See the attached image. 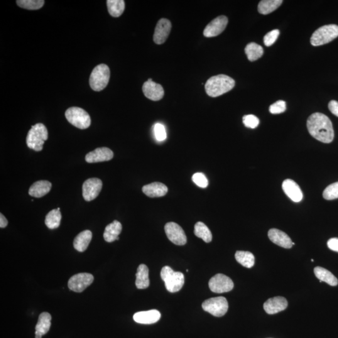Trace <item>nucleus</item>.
<instances>
[{"label": "nucleus", "instance_id": "obj_10", "mask_svg": "<svg viewBox=\"0 0 338 338\" xmlns=\"http://www.w3.org/2000/svg\"><path fill=\"white\" fill-rule=\"evenodd\" d=\"M94 276L89 273H80L75 274L69 279L68 286L71 291L76 293H81L89 287L94 282Z\"/></svg>", "mask_w": 338, "mask_h": 338}, {"label": "nucleus", "instance_id": "obj_19", "mask_svg": "<svg viewBox=\"0 0 338 338\" xmlns=\"http://www.w3.org/2000/svg\"><path fill=\"white\" fill-rule=\"evenodd\" d=\"M268 237L273 243L286 249H290L293 246V242L287 234L280 230L271 229L268 232Z\"/></svg>", "mask_w": 338, "mask_h": 338}, {"label": "nucleus", "instance_id": "obj_8", "mask_svg": "<svg viewBox=\"0 0 338 338\" xmlns=\"http://www.w3.org/2000/svg\"><path fill=\"white\" fill-rule=\"evenodd\" d=\"M202 306L205 312L216 317H221L226 314L229 308L226 299L222 296L205 300Z\"/></svg>", "mask_w": 338, "mask_h": 338}, {"label": "nucleus", "instance_id": "obj_20", "mask_svg": "<svg viewBox=\"0 0 338 338\" xmlns=\"http://www.w3.org/2000/svg\"><path fill=\"white\" fill-rule=\"evenodd\" d=\"M161 315L158 310H153L148 312H141L134 315V320L137 323L144 325L154 324L161 319Z\"/></svg>", "mask_w": 338, "mask_h": 338}, {"label": "nucleus", "instance_id": "obj_26", "mask_svg": "<svg viewBox=\"0 0 338 338\" xmlns=\"http://www.w3.org/2000/svg\"><path fill=\"white\" fill-rule=\"evenodd\" d=\"M122 226L121 223L114 220L105 227L104 233V237L105 241L112 242L116 240H119V236L121 233Z\"/></svg>", "mask_w": 338, "mask_h": 338}, {"label": "nucleus", "instance_id": "obj_33", "mask_svg": "<svg viewBox=\"0 0 338 338\" xmlns=\"http://www.w3.org/2000/svg\"><path fill=\"white\" fill-rule=\"evenodd\" d=\"M194 234L196 236L202 239L207 243H209L212 241V235L211 232L208 228L207 225L202 222L196 223L194 226Z\"/></svg>", "mask_w": 338, "mask_h": 338}, {"label": "nucleus", "instance_id": "obj_25", "mask_svg": "<svg viewBox=\"0 0 338 338\" xmlns=\"http://www.w3.org/2000/svg\"><path fill=\"white\" fill-rule=\"evenodd\" d=\"M92 239V232L89 230L80 232L73 241V246L78 251L82 252L88 248Z\"/></svg>", "mask_w": 338, "mask_h": 338}, {"label": "nucleus", "instance_id": "obj_17", "mask_svg": "<svg viewBox=\"0 0 338 338\" xmlns=\"http://www.w3.org/2000/svg\"><path fill=\"white\" fill-rule=\"evenodd\" d=\"M288 305V301L285 298L277 296L269 299L264 304V309L268 314L274 315L285 310Z\"/></svg>", "mask_w": 338, "mask_h": 338}, {"label": "nucleus", "instance_id": "obj_13", "mask_svg": "<svg viewBox=\"0 0 338 338\" xmlns=\"http://www.w3.org/2000/svg\"><path fill=\"white\" fill-rule=\"evenodd\" d=\"M227 23H228V18L226 16H218L207 24L203 34L207 38L217 36L224 31Z\"/></svg>", "mask_w": 338, "mask_h": 338}, {"label": "nucleus", "instance_id": "obj_6", "mask_svg": "<svg viewBox=\"0 0 338 338\" xmlns=\"http://www.w3.org/2000/svg\"><path fill=\"white\" fill-rule=\"evenodd\" d=\"M338 36V26L332 24L318 28L313 33L311 38L313 46H321L331 42Z\"/></svg>", "mask_w": 338, "mask_h": 338}, {"label": "nucleus", "instance_id": "obj_11", "mask_svg": "<svg viewBox=\"0 0 338 338\" xmlns=\"http://www.w3.org/2000/svg\"><path fill=\"white\" fill-rule=\"evenodd\" d=\"M102 180L98 178H90L85 181L82 186L83 197L89 202L96 199L102 188Z\"/></svg>", "mask_w": 338, "mask_h": 338}, {"label": "nucleus", "instance_id": "obj_32", "mask_svg": "<svg viewBox=\"0 0 338 338\" xmlns=\"http://www.w3.org/2000/svg\"><path fill=\"white\" fill-rule=\"evenodd\" d=\"M108 11L113 17H119L124 13L125 1L123 0H108L107 1Z\"/></svg>", "mask_w": 338, "mask_h": 338}, {"label": "nucleus", "instance_id": "obj_14", "mask_svg": "<svg viewBox=\"0 0 338 338\" xmlns=\"http://www.w3.org/2000/svg\"><path fill=\"white\" fill-rule=\"evenodd\" d=\"M172 24L169 19L162 18L157 24L153 40L158 45H161L166 42L169 34L170 33Z\"/></svg>", "mask_w": 338, "mask_h": 338}, {"label": "nucleus", "instance_id": "obj_27", "mask_svg": "<svg viewBox=\"0 0 338 338\" xmlns=\"http://www.w3.org/2000/svg\"><path fill=\"white\" fill-rule=\"evenodd\" d=\"M314 272L315 276L318 279H320L321 283L323 281L330 286H336L338 285V279L327 269L318 266L315 268Z\"/></svg>", "mask_w": 338, "mask_h": 338}, {"label": "nucleus", "instance_id": "obj_21", "mask_svg": "<svg viewBox=\"0 0 338 338\" xmlns=\"http://www.w3.org/2000/svg\"><path fill=\"white\" fill-rule=\"evenodd\" d=\"M143 191L149 197H161L166 195L168 188L163 183L154 182L144 185Z\"/></svg>", "mask_w": 338, "mask_h": 338}, {"label": "nucleus", "instance_id": "obj_7", "mask_svg": "<svg viewBox=\"0 0 338 338\" xmlns=\"http://www.w3.org/2000/svg\"><path fill=\"white\" fill-rule=\"evenodd\" d=\"M65 117L73 126L80 129L89 128L91 124L89 114L79 107H70L65 112Z\"/></svg>", "mask_w": 338, "mask_h": 338}, {"label": "nucleus", "instance_id": "obj_23", "mask_svg": "<svg viewBox=\"0 0 338 338\" xmlns=\"http://www.w3.org/2000/svg\"><path fill=\"white\" fill-rule=\"evenodd\" d=\"M51 182L48 180H39L33 183L29 189V195L33 197L40 198L47 194L51 188Z\"/></svg>", "mask_w": 338, "mask_h": 338}, {"label": "nucleus", "instance_id": "obj_29", "mask_svg": "<svg viewBox=\"0 0 338 338\" xmlns=\"http://www.w3.org/2000/svg\"><path fill=\"white\" fill-rule=\"evenodd\" d=\"M282 0H263L259 2L258 11L263 14H268L275 11L283 3Z\"/></svg>", "mask_w": 338, "mask_h": 338}, {"label": "nucleus", "instance_id": "obj_43", "mask_svg": "<svg viewBox=\"0 0 338 338\" xmlns=\"http://www.w3.org/2000/svg\"><path fill=\"white\" fill-rule=\"evenodd\" d=\"M8 220H7L6 217L2 214H0V227L4 228L8 225Z\"/></svg>", "mask_w": 338, "mask_h": 338}, {"label": "nucleus", "instance_id": "obj_41", "mask_svg": "<svg viewBox=\"0 0 338 338\" xmlns=\"http://www.w3.org/2000/svg\"><path fill=\"white\" fill-rule=\"evenodd\" d=\"M328 247L332 251L338 252V238H332L328 241Z\"/></svg>", "mask_w": 338, "mask_h": 338}, {"label": "nucleus", "instance_id": "obj_39", "mask_svg": "<svg viewBox=\"0 0 338 338\" xmlns=\"http://www.w3.org/2000/svg\"><path fill=\"white\" fill-rule=\"evenodd\" d=\"M279 34H280V31L278 29L267 33L264 37V43L265 44V45L266 46L273 45L276 42L277 39H278Z\"/></svg>", "mask_w": 338, "mask_h": 338}, {"label": "nucleus", "instance_id": "obj_15", "mask_svg": "<svg viewBox=\"0 0 338 338\" xmlns=\"http://www.w3.org/2000/svg\"><path fill=\"white\" fill-rule=\"evenodd\" d=\"M143 91L148 99L153 101H159L163 99L164 95L163 86L159 83L153 82L152 78H149L148 80L144 83Z\"/></svg>", "mask_w": 338, "mask_h": 338}, {"label": "nucleus", "instance_id": "obj_24", "mask_svg": "<svg viewBox=\"0 0 338 338\" xmlns=\"http://www.w3.org/2000/svg\"><path fill=\"white\" fill-rule=\"evenodd\" d=\"M149 271L145 264H141L137 268L136 285L139 290H145L150 285L149 278Z\"/></svg>", "mask_w": 338, "mask_h": 338}, {"label": "nucleus", "instance_id": "obj_9", "mask_svg": "<svg viewBox=\"0 0 338 338\" xmlns=\"http://www.w3.org/2000/svg\"><path fill=\"white\" fill-rule=\"evenodd\" d=\"M210 290L215 293H224L231 291L234 288V283L229 277L222 274H217L210 279Z\"/></svg>", "mask_w": 338, "mask_h": 338}, {"label": "nucleus", "instance_id": "obj_3", "mask_svg": "<svg viewBox=\"0 0 338 338\" xmlns=\"http://www.w3.org/2000/svg\"><path fill=\"white\" fill-rule=\"evenodd\" d=\"M47 129L43 124L38 123L31 127L26 137L27 146L33 151H42L45 142L48 139Z\"/></svg>", "mask_w": 338, "mask_h": 338}, {"label": "nucleus", "instance_id": "obj_37", "mask_svg": "<svg viewBox=\"0 0 338 338\" xmlns=\"http://www.w3.org/2000/svg\"><path fill=\"white\" fill-rule=\"evenodd\" d=\"M192 181L196 185L201 188H206L209 182L204 173L197 172L192 176Z\"/></svg>", "mask_w": 338, "mask_h": 338}, {"label": "nucleus", "instance_id": "obj_22", "mask_svg": "<svg viewBox=\"0 0 338 338\" xmlns=\"http://www.w3.org/2000/svg\"><path fill=\"white\" fill-rule=\"evenodd\" d=\"M51 320L50 313L44 312L39 316L35 328V338H41L49 332L51 327Z\"/></svg>", "mask_w": 338, "mask_h": 338}, {"label": "nucleus", "instance_id": "obj_35", "mask_svg": "<svg viewBox=\"0 0 338 338\" xmlns=\"http://www.w3.org/2000/svg\"><path fill=\"white\" fill-rule=\"evenodd\" d=\"M323 197L326 200H334L338 198V182L328 185L323 192Z\"/></svg>", "mask_w": 338, "mask_h": 338}, {"label": "nucleus", "instance_id": "obj_30", "mask_svg": "<svg viewBox=\"0 0 338 338\" xmlns=\"http://www.w3.org/2000/svg\"><path fill=\"white\" fill-rule=\"evenodd\" d=\"M62 214L60 211V208L51 210L48 213L45 218V224L48 228L55 229L60 226Z\"/></svg>", "mask_w": 338, "mask_h": 338}, {"label": "nucleus", "instance_id": "obj_38", "mask_svg": "<svg viewBox=\"0 0 338 338\" xmlns=\"http://www.w3.org/2000/svg\"><path fill=\"white\" fill-rule=\"evenodd\" d=\"M286 110V104L283 100H279V101L274 103L269 107V112L272 114H279L285 112Z\"/></svg>", "mask_w": 338, "mask_h": 338}, {"label": "nucleus", "instance_id": "obj_12", "mask_svg": "<svg viewBox=\"0 0 338 338\" xmlns=\"http://www.w3.org/2000/svg\"><path fill=\"white\" fill-rule=\"evenodd\" d=\"M165 232L168 239L178 246H183L187 242V237L182 227L175 222H169L165 225Z\"/></svg>", "mask_w": 338, "mask_h": 338}, {"label": "nucleus", "instance_id": "obj_40", "mask_svg": "<svg viewBox=\"0 0 338 338\" xmlns=\"http://www.w3.org/2000/svg\"><path fill=\"white\" fill-rule=\"evenodd\" d=\"M154 135L157 140L159 142L165 141L167 138V133L165 127L161 124H156L154 126Z\"/></svg>", "mask_w": 338, "mask_h": 338}, {"label": "nucleus", "instance_id": "obj_2", "mask_svg": "<svg viewBox=\"0 0 338 338\" xmlns=\"http://www.w3.org/2000/svg\"><path fill=\"white\" fill-rule=\"evenodd\" d=\"M234 86L233 78L222 74L210 77L205 83V89L209 96L217 97L229 92Z\"/></svg>", "mask_w": 338, "mask_h": 338}, {"label": "nucleus", "instance_id": "obj_16", "mask_svg": "<svg viewBox=\"0 0 338 338\" xmlns=\"http://www.w3.org/2000/svg\"><path fill=\"white\" fill-rule=\"evenodd\" d=\"M114 158V153L107 148H97L85 156V161L89 164L109 161Z\"/></svg>", "mask_w": 338, "mask_h": 338}, {"label": "nucleus", "instance_id": "obj_4", "mask_svg": "<svg viewBox=\"0 0 338 338\" xmlns=\"http://www.w3.org/2000/svg\"><path fill=\"white\" fill-rule=\"evenodd\" d=\"M161 276L165 283L166 288L169 292H178L184 285L183 274L173 271L170 267H164L161 270Z\"/></svg>", "mask_w": 338, "mask_h": 338}, {"label": "nucleus", "instance_id": "obj_36", "mask_svg": "<svg viewBox=\"0 0 338 338\" xmlns=\"http://www.w3.org/2000/svg\"><path fill=\"white\" fill-rule=\"evenodd\" d=\"M244 126L250 129H256L259 126V120L254 115H246L242 119Z\"/></svg>", "mask_w": 338, "mask_h": 338}, {"label": "nucleus", "instance_id": "obj_28", "mask_svg": "<svg viewBox=\"0 0 338 338\" xmlns=\"http://www.w3.org/2000/svg\"><path fill=\"white\" fill-rule=\"evenodd\" d=\"M245 53L249 61L254 62L263 56L264 50L261 46L256 43L252 42L247 44L245 48Z\"/></svg>", "mask_w": 338, "mask_h": 338}, {"label": "nucleus", "instance_id": "obj_31", "mask_svg": "<svg viewBox=\"0 0 338 338\" xmlns=\"http://www.w3.org/2000/svg\"><path fill=\"white\" fill-rule=\"evenodd\" d=\"M235 258L236 261L245 268H251L255 263L254 256L249 251H237L235 254Z\"/></svg>", "mask_w": 338, "mask_h": 338}, {"label": "nucleus", "instance_id": "obj_42", "mask_svg": "<svg viewBox=\"0 0 338 338\" xmlns=\"http://www.w3.org/2000/svg\"><path fill=\"white\" fill-rule=\"evenodd\" d=\"M329 110L333 114L338 117V102L336 100H332L328 105Z\"/></svg>", "mask_w": 338, "mask_h": 338}, {"label": "nucleus", "instance_id": "obj_18", "mask_svg": "<svg viewBox=\"0 0 338 338\" xmlns=\"http://www.w3.org/2000/svg\"><path fill=\"white\" fill-rule=\"evenodd\" d=\"M282 187L284 192L293 202H300L302 200L303 194L300 186L295 181L286 179L284 181Z\"/></svg>", "mask_w": 338, "mask_h": 338}, {"label": "nucleus", "instance_id": "obj_1", "mask_svg": "<svg viewBox=\"0 0 338 338\" xmlns=\"http://www.w3.org/2000/svg\"><path fill=\"white\" fill-rule=\"evenodd\" d=\"M307 127L311 136L323 143H331L334 139L332 122L322 113H314L310 116L307 121Z\"/></svg>", "mask_w": 338, "mask_h": 338}, {"label": "nucleus", "instance_id": "obj_5", "mask_svg": "<svg viewBox=\"0 0 338 338\" xmlns=\"http://www.w3.org/2000/svg\"><path fill=\"white\" fill-rule=\"evenodd\" d=\"M110 77V68L107 65L100 64L97 66L90 75L89 79L90 87L94 91H102L107 86Z\"/></svg>", "mask_w": 338, "mask_h": 338}, {"label": "nucleus", "instance_id": "obj_34", "mask_svg": "<svg viewBox=\"0 0 338 338\" xmlns=\"http://www.w3.org/2000/svg\"><path fill=\"white\" fill-rule=\"evenodd\" d=\"M43 0H18L16 4L21 8L30 10H36L40 9L44 5Z\"/></svg>", "mask_w": 338, "mask_h": 338}]
</instances>
